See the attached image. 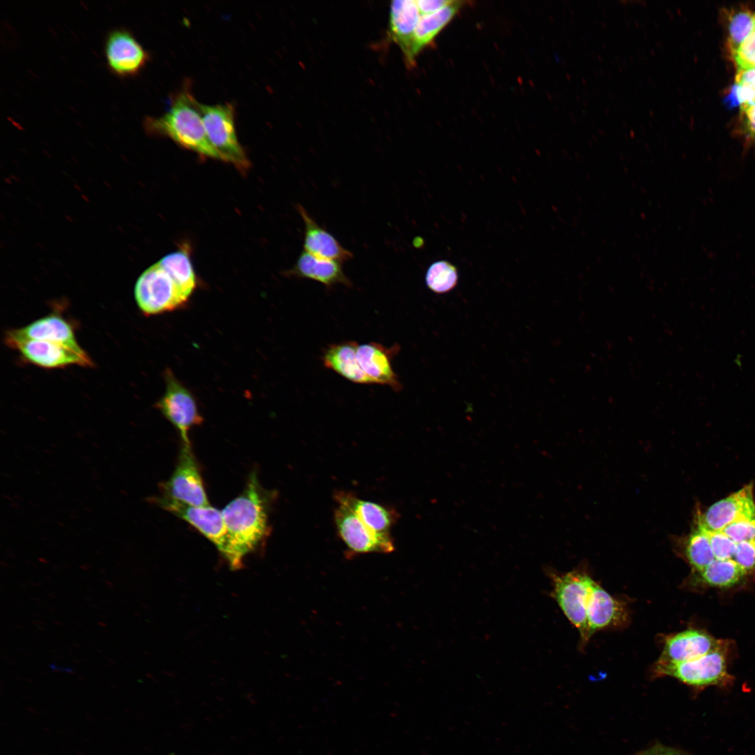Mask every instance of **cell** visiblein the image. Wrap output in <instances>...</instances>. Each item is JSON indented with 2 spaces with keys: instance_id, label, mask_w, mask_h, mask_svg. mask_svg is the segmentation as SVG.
<instances>
[{
  "instance_id": "1",
  "label": "cell",
  "mask_w": 755,
  "mask_h": 755,
  "mask_svg": "<svg viewBox=\"0 0 755 755\" xmlns=\"http://www.w3.org/2000/svg\"><path fill=\"white\" fill-rule=\"evenodd\" d=\"M269 498L254 471L240 495L222 510L228 533L224 557L232 568H240L244 557L268 536Z\"/></svg>"
},
{
  "instance_id": "2",
  "label": "cell",
  "mask_w": 755,
  "mask_h": 755,
  "mask_svg": "<svg viewBox=\"0 0 755 755\" xmlns=\"http://www.w3.org/2000/svg\"><path fill=\"white\" fill-rule=\"evenodd\" d=\"M143 126L149 134L169 137L202 156L220 159L208 138L198 101L186 85L172 96L170 106L164 114L145 117Z\"/></svg>"
},
{
  "instance_id": "3",
  "label": "cell",
  "mask_w": 755,
  "mask_h": 755,
  "mask_svg": "<svg viewBox=\"0 0 755 755\" xmlns=\"http://www.w3.org/2000/svg\"><path fill=\"white\" fill-rule=\"evenodd\" d=\"M198 108L208 138L220 159L246 170L250 161L237 138L233 106L229 103L206 105L198 102Z\"/></svg>"
},
{
  "instance_id": "4",
  "label": "cell",
  "mask_w": 755,
  "mask_h": 755,
  "mask_svg": "<svg viewBox=\"0 0 755 755\" xmlns=\"http://www.w3.org/2000/svg\"><path fill=\"white\" fill-rule=\"evenodd\" d=\"M134 297L141 312L150 316L175 310L183 307L188 301L158 262L138 277Z\"/></svg>"
},
{
  "instance_id": "5",
  "label": "cell",
  "mask_w": 755,
  "mask_h": 755,
  "mask_svg": "<svg viewBox=\"0 0 755 755\" xmlns=\"http://www.w3.org/2000/svg\"><path fill=\"white\" fill-rule=\"evenodd\" d=\"M165 391L156 403V408L178 431L182 443L191 445L189 431L199 426L203 418L192 391L185 386L169 368L164 373Z\"/></svg>"
},
{
  "instance_id": "6",
  "label": "cell",
  "mask_w": 755,
  "mask_h": 755,
  "mask_svg": "<svg viewBox=\"0 0 755 755\" xmlns=\"http://www.w3.org/2000/svg\"><path fill=\"white\" fill-rule=\"evenodd\" d=\"M653 673L654 677H672L694 688L726 685L731 679L722 648L688 661L655 663Z\"/></svg>"
},
{
  "instance_id": "7",
  "label": "cell",
  "mask_w": 755,
  "mask_h": 755,
  "mask_svg": "<svg viewBox=\"0 0 755 755\" xmlns=\"http://www.w3.org/2000/svg\"><path fill=\"white\" fill-rule=\"evenodd\" d=\"M550 577L553 584V598L568 619L579 631L582 643H586L589 639L587 608L593 580L575 570L564 574L552 573Z\"/></svg>"
},
{
  "instance_id": "8",
  "label": "cell",
  "mask_w": 755,
  "mask_h": 755,
  "mask_svg": "<svg viewBox=\"0 0 755 755\" xmlns=\"http://www.w3.org/2000/svg\"><path fill=\"white\" fill-rule=\"evenodd\" d=\"M160 488L159 496L193 506L210 505L191 445L182 443L175 470Z\"/></svg>"
},
{
  "instance_id": "9",
  "label": "cell",
  "mask_w": 755,
  "mask_h": 755,
  "mask_svg": "<svg viewBox=\"0 0 755 755\" xmlns=\"http://www.w3.org/2000/svg\"><path fill=\"white\" fill-rule=\"evenodd\" d=\"M333 517L338 534L347 548V556L394 550L391 535L374 533L347 507L338 504Z\"/></svg>"
},
{
  "instance_id": "10",
  "label": "cell",
  "mask_w": 755,
  "mask_h": 755,
  "mask_svg": "<svg viewBox=\"0 0 755 755\" xmlns=\"http://www.w3.org/2000/svg\"><path fill=\"white\" fill-rule=\"evenodd\" d=\"M103 52L108 68L119 77L137 75L150 60V55L126 28H116L106 35Z\"/></svg>"
},
{
  "instance_id": "11",
  "label": "cell",
  "mask_w": 755,
  "mask_h": 755,
  "mask_svg": "<svg viewBox=\"0 0 755 755\" xmlns=\"http://www.w3.org/2000/svg\"><path fill=\"white\" fill-rule=\"evenodd\" d=\"M157 504L187 522L211 541L223 555L228 546V533L222 510L210 505L197 507L159 496Z\"/></svg>"
},
{
  "instance_id": "12",
  "label": "cell",
  "mask_w": 755,
  "mask_h": 755,
  "mask_svg": "<svg viewBox=\"0 0 755 755\" xmlns=\"http://www.w3.org/2000/svg\"><path fill=\"white\" fill-rule=\"evenodd\" d=\"M6 344L16 350L29 363L46 368H63L70 365L92 366L87 353H80L65 345L36 340H13Z\"/></svg>"
},
{
  "instance_id": "13",
  "label": "cell",
  "mask_w": 755,
  "mask_h": 755,
  "mask_svg": "<svg viewBox=\"0 0 755 755\" xmlns=\"http://www.w3.org/2000/svg\"><path fill=\"white\" fill-rule=\"evenodd\" d=\"M755 517V501L752 484L745 486L709 507L698 515L697 524L708 531H723L739 519Z\"/></svg>"
},
{
  "instance_id": "14",
  "label": "cell",
  "mask_w": 755,
  "mask_h": 755,
  "mask_svg": "<svg viewBox=\"0 0 755 755\" xmlns=\"http://www.w3.org/2000/svg\"><path fill=\"white\" fill-rule=\"evenodd\" d=\"M722 648L721 642L708 633L686 630L666 638L661 654L656 663H676L696 659Z\"/></svg>"
},
{
  "instance_id": "15",
  "label": "cell",
  "mask_w": 755,
  "mask_h": 755,
  "mask_svg": "<svg viewBox=\"0 0 755 755\" xmlns=\"http://www.w3.org/2000/svg\"><path fill=\"white\" fill-rule=\"evenodd\" d=\"M22 340L55 343L69 347L80 353H86L78 343L71 324L56 314L39 318L20 329L10 330L5 336L6 343Z\"/></svg>"
},
{
  "instance_id": "16",
  "label": "cell",
  "mask_w": 755,
  "mask_h": 755,
  "mask_svg": "<svg viewBox=\"0 0 755 755\" xmlns=\"http://www.w3.org/2000/svg\"><path fill=\"white\" fill-rule=\"evenodd\" d=\"M587 619L589 638L597 631L624 626L628 621L626 608L594 580L587 602Z\"/></svg>"
},
{
  "instance_id": "17",
  "label": "cell",
  "mask_w": 755,
  "mask_h": 755,
  "mask_svg": "<svg viewBox=\"0 0 755 755\" xmlns=\"http://www.w3.org/2000/svg\"><path fill=\"white\" fill-rule=\"evenodd\" d=\"M398 345L390 348L374 342L358 345L357 358L360 366L372 384H379L398 391L402 385L391 366V358L398 351Z\"/></svg>"
},
{
  "instance_id": "18",
  "label": "cell",
  "mask_w": 755,
  "mask_h": 755,
  "mask_svg": "<svg viewBox=\"0 0 755 755\" xmlns=\"http://www.w3.org/2000/svg\"><path fill=\"white\" fill-rule=\"evenodd\" d=\"M421 14L415 0H398L391 3L389 35L401 50L405 62L413 67L412 57L415 30Z\"/></svg>"
},
{
  "instance_id": "19",
  "label": "cell",
  "mask_w": 755,
  "mask_h": 755,
  "mask_svg": "<svg viewBox=\"0 0 755 755\" xmlns=\"http://www.w3.org/2000/svg\"><path fill=\"white\" fill-rule=\"evenodd\" d=\"M297 210L303 220V248L317 257L335 260L339 262L350 260L352 253L342 246L338 240L324 228L322 227L301 205Z\"/></svg>"
},
{
  "instance_id": "20",
  "label": "cell",
  "mask_w": 755,
  "mask_h": 755,
  "mask_svg": "<svg viewBox=\"0 0 755 755\" xmlns=\"http://www.w3.org/2000/svg\"><path fill=\"white\" fill-rule=\"evenodd\" d=\"M335 499L338 504L350 508L374 533L391 535V528L398 518L394 510L359 498L352 492L338 491L335 494Z\"/></svg>"
},
{
  "instance_id": "21",
  "label": "cell",
  "mask_w": 755,
  "mask_h": 755,
  "mask_svg": "<svg viewBox=\"0 0 755 755\" xmlns=\"http://www.w3.org/2000/svg\"><path fill=\"white\" fill-rule=\"evenodd\" d=\"M287 274L312 280L328 287L337 284L352 286V282L345 274L340 262L317 257L305 250L301 253Z\"/></svg>"
},
{
  "instance_id": "22",
  "label": "cell",
  "mask_w": 755,
  "mask_h": 755,
  "mask_svg": "<svg viewBox=\"0 0 755 755\" xmlns=\"http://www.w3.org/2000/svg\"><path fill=\"white\" fill-rule=\"evenodd\" d=\"M354 341H344L330 345L322 356L324 366L347 380L359 384H372L361 369Z\"/></svg>"
},
{
  "instance_id": "23",
  "label": "cell",
  "mask_w": 755,
  "mask_h": 755,
  "mask_svg": "<svg viewBox=\"0 0 755 755\" xmlns=\"http://www.w3.org/2000/svg\"><path fill=\"white\" fill-rule=\"evenodd\" d=\"M463 3V1H454L434 13L420 15L414 34L412 57L415 60L456 15Z\"/></svg>"
},
{
  "instance_id": "24",
  "label": "cell",
  "mask_w": 755,
  "mask_h": 755,
  "mask_svg": "<svg viewBox=\"0 0 755 755\" xmlns=\"http://www.w3.org/2000/svg\"><path fill=\"white\" fill-rule=\"evenodd\" d=\"M158 263L173 278L184 296L189 299L196 288V281L187 252L178 250L171 252L162 257Z\"/></svg>"
},
{
  "instance_id": "25",
  "label": "cell",
  "mask_w": 755,
  "mask_h": 755,
  "mask_svg": "<svg viewBox=\"0 0 755 755\" xmlns=\"http://www.w3.org/2000/svg\"><path fill=\"white\" fill-rule=\"evenodd\" d=\"M747 573L733 559H714L700 572L705 584L717 587H730L738 584Z\"/></svg>"
},
{
  "instance_id": "26",
  "label": "cell",
  "mask_w": 755,
  "mask_h": 755,
  "mask_svg": "<svg viewBox=\"0 0 755 755\" xmlns=\"http://www.w3.org/2000/svg\"><path fill=\"white\" fill-rule=\"evenodd\" d=\"M684 552L689 563L698 573L715 559L707 533L698 524L689 535L684 543Z\"/></svg>"
},
{
  "instance_id": "27",
  "label": "cell",
  "mask_w": 755,
  "mask_h": 755,
  "mask_svg": "<svg viewBox=\"0 0 755 755\" xmlns=\"http://www.w3.org/2000/svg\"><path fill=\"white\" fill-rule=\"evenodd\" d=\"M458 280L456 267L445 260L437 261L431 264L425 276L426 286L438 294L452 290L456 286Z\"/></svg>"
},
{
  "instance_id": "28",
  "label": "cell",
  "mask_w": 755,
  "mask_h": 755,
  "mask_svg": "<svg viewBox=\"0 0 755 755\" xmlns=\"http://www.w3.org/2000/svg\"><path fill=\"white\" fill-rule=\"evenodd\" d=\"M755 30V14L748 10L733 13L728 22V46L733 53Z\"/></svg>"
},
{
  "instance_id": "29",
  "label": "cell",
  "mask_w": 755,
  "mask_h": 755,
  "mask_svg": "<svg viewBox=\"0 0 755 755\" xmlns=\"http://www.w3.org/2000/svg\"><path fill=\"white\" fill-rule=\"evenodd\" d=\"M705 531L715 559H733L737 544L722 531Z\"/></svg>"
},
{
  "instance_id": "30",
  "label": "cell",
  "mask_w": 755,
  "mask_h": 755,
  "mask_svg": "<svg viewBox=\"0 0 755 755\" xmlns=\"http://www.w3.org/2000/svg\"><path fill=\"white\" fill-rule=\"evenodd\" d=\"M722 531L736 544L755 540V517L743 518L734 522Z\"/></svg>"
},
{
  "instance_id": "31",
  "label": "cell",
  "mask_w": 755,
  "mask_h": 755,
  "mask_svg": "<svg viewBox=\"0 0 755 755\" xmlns=\"http://www.w3.org/2000/svg\"><path fill=\"white\" fill-rule=\"evenodd\" d=\"M738 69H755V31L733 53Z\"/></svg>"
},
{
  "instance_id": "32",
  "label": "cell",
  "mask_w": 755,
  "mask_h": 755,
  "mask_svg": "<svg viewBox=\"0 0 755 755\" xmlns=\"http://www.w3.org/2000/svg\"><path fill=\"white\" fill-rule=\"evenodd\" d=\"M733 559L746 573L755 568V540L738 543Z\"/></svg>"
},
{
  "instance_id": "33",
  "label": "cell",
  "mask_w": 755,
  "mask_h": 755,
  "mask_svg": "<svg viewBox=\"0 0 755 755\" xmlns=\"http://www.w3.org/2000/svg\"><path fill=\"white\" fill-rule=\"evenodd\" d=\"M633 755H689L686 752L661 743H656Z\"/></svg>"
},
{
  "instance_id": "34",
  "label": "cell",
  "mask_w": 755,
  "mask_h": 755,
  "mask_svg": "<svg viewBox=\"0 0 755 755\" xmlns=\"http://www.w3.org/2000/svg\"><path fill=\"white\" fill-rule=\"evenodd\" d=\"M415 1L421 15L434 13L454 2L451 0H415Z\"/></svg>"
},
{
  "instance_id": "35",
  "label": "cell",
  "mask_w": 755,
  "mask_h": 755,
  "mask_svg": "<svg viewBox=\"0 0 755 755\" xmlns=\"http://www.w3.org/2000/svg\"><path fill=\"white\" fill-rule=\"evenodd\" d=\"M745 124V132L752 141H755V106L754 105L741 106Z\"/></svg>"
},
{
  "instance_id": "36",
  "label": "cell",
  "mask_w": 755,
  "mask_h": 755,
  "mask_svg": "<svg viewBox=\"0 0 755 755\" xmlns=\"http://www.w3.org/2000/svg\"><path fill=\"white\" fill-rule=\"evenodd\" d=\"M754 105L755 106V103Z\"/></svg>"
},
{
  "instance_id": "37",
  "label": "cell",
  "mask_w": 755,
  "mask_h": 755,
  "mask_svg": "<svg viewBox=\"0 0 755 755\" xmlns=\"http://www.w3.org/2000/svg\"><path fill=\"white\" fill-rule=\"evenodd\" d=\"M755 31V30H754Z\"/></svg>"
}]
</instances>
